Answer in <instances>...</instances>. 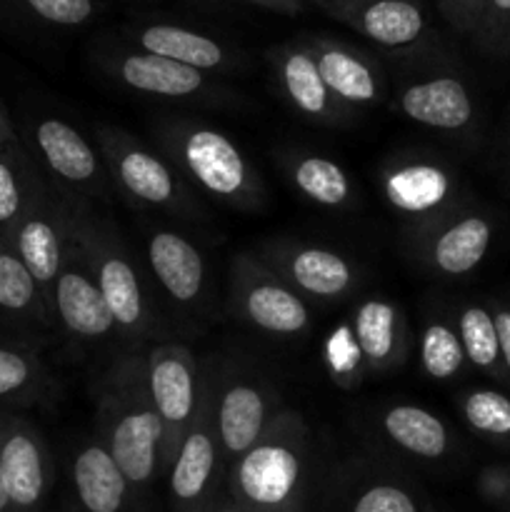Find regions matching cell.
I'll return each instance as SVG.
<instances>
[{"mask_svg": "<svg viewBox=\"0 0 510 512\" xmlns=\"http://www.w3.org/2000/svg\"><path fill=\"white\" fill-rule=\"evenodd\" d=\"M323 365L325 373L330 375L338 388L343 390H358L363 385V380H368L365 375V363L360 358V350L355 345L353 333H350L345 318L325 335L323 340Z\"/></svg>", "mask_w": 510, "mask_h": 512, "instance_id": "obj_35", "label": "cell"}, {"mask_svg": "<svg viewBox=\"0 0 510 512\" xmlns=\"http://www.w3.org/2000/svg\"><path fill=\"white\" fill-rule=\"evenodd\" d=\"M68 475L80 512H133L140 493L128 483L98 435H85L73 445Z\"/></svg>", "mask_w": 510, "mask_h": 512, "instance_id": "obj_28", "label": "cell"}, {"mask_svg": "<svg viewBox=\"0 0 510 512\" xmlns=\"http://www.w3.org/2000/svg\"><path fill=\"white\" fill-rule=\"evenodd\" d=\"M458 413L470 433L498 448L510 450V395L508 390L475 385L455 398Z\"/></svg>", "mask_w": 510, "mask_h": 512, "instance_id": "obj_34", "label": "cell"}, {"mask_svg": "<svg viewBox=\"0 0 510 512\" xmlns=\"http://www.w3.org/2000/svg\"><path fill=\"white\" fill-rule=\"evenodd\" d=\"M485 0H438V10L458 33H475Z\"/></svg>", "mask_w": 510, "mask_h": 512, "instance_id": "obj_39", "label": "cell"}, {"mask_svg": "<svg viewBox=\"0 0 510 512\" xmlns=\"http://www.w3.org/2000/svg\"><path fill=\"white\" fill-rule=\"evenodd\" d=\"M53 320L58 340H63L75 358L98 355L100 350H115V353L128 350L120 338L113 313L70 233L63 268L53 290Z\"/></svg>", "mask_w": 510, "mask_h": 512, "instance_id": "obj_15", "label": "cell"}, {"mask_svg": "<svg viewBox=\"0 0 510 512\" xmlns=\"http://www.w3.org/2000/svg\"><path fill=\"white\" fill-rule=\"evenodd\" d=\"M400 235L420 273L435 280H458L485 263L495 240V220L488 210L465 203L418 228L400 230Z\"/></svg>", "mask_w": 510, "mask_h": 512, "instance_id": "obj_13", "label": "cell"}, {"mask_svg": "<svg viewBox=\"0 0 510 512\" xmlns=\"http://www.w3.org/2000/svg\"><path fill=\"white\" fill-rule=\"evenodd\" d=\"M345 323L353 333L368 378L380 380L408 363L413 340L408 315L398 300L380 293L360 295L350 305Z\"/></svg>", "mask_w": 510, "mask_h": 512, "instance_id": "obj_25", "label": "cell"}, {"mask_svg": "<svg viewBox=\"0 0 510 512\" xmlns=\"http://www.w3.org/2000/svg\"><path fill=\"white\" fill-rule=\"evenodd\" d=\"M365 448L390 460L415 465H443L458 450L453 428L425 405L390 400L373 405L363 418Z\"/></svg>", "mask_w": 510, "mask_h": 512, "instance_id": "obj_18", "label": "cell"}, {"mask_svg": "<svg viewBox=\"0 0 510 512\" xmlns=\"http://www.w3.org/2000/svg\"><path fill=\"white\" fill-rule=\"evenodd\" d=\"M380 200L400 220V230L418 228L460 208L463 183L453 165L428 150H398L375 173Z\"/></svg>", "mask_w": 510, "mask_h": 512, "instance_id": "obj_12", "label": "cell"}, {"mask_svg": "<svg viewBox=\"0 0 510 512\" xmlns=\"http://www.w3.org/2000/svg\"><path fill=\"white\" fill-rule=\"evenodd\" d=\"M48 185L23 140L13 148L0 150V240H8L20 218Z\"/></svg>", "mask_w": 510, "mask_h": 512, "instance_id": "obj_33", "label": "cell"}, {"mask_svg": "<svg viewBox=\"0 0 510 512\" xmlns=\"http://www.w3.org/2000/svg\"><path fill=\"white\" fill-rule=\"evenodd\" d=\"M5 243L33 275L53 313V290L63 268L65 248H68V205L63 195L53 185H48L40 198L30 205L28 213L20 218Z\"/></svg>", "mask_w": 510, "mask_h": 512, "instance_id": "obj_22", "label": "cell"}, {"mask_svg": "<svg viewBox=\"0 0 510 512\" xmlns=\"http://www.w3.org/2000/svg\"><path fill=\"white\" fill-rule=\"evenodd\" d=\"M273 155L290 188L303 195L308 203L333 210V213H343L360 205L358 185L350 178L348 170L330 155L300 148V145H283Z\"/></svg>", "mask_w": 510, "mask_h": 512, "instance_id": "obj_29", "label": "cell"}, {"mask_svg": "<svg viewBox=\"0 0 510 512\" xmlns=\"http://www.w3.org/2000/svg\"><path fill=\"white\" fill-rule=\"evenodd\" d=\"M0 338L35 350L58 340L43 290L5 240H0Z\"/></svg>", "mask_w": 510, "mask_h": 512, "instance_id": "obj_26", "label": "cell"}, {"mask_svg": "<svg viewBox=\"0 0 510 512\" xmlns=\"http://www.w3.org/2000/svg\"><path fill=\"white\" fill-rule=\"evenodd\" d=\"M253 253L310 305L348 303L368 285V270L353 255L298 238L263 240Z\"/></svg>", "mask_w": 510, "mask_h": 512, "instance_id": "obj_14", "label": "cell"}, {"mask_svg": "<svg viewBox=\"0 0 510 512\" xmlns=\"http://www.w3.org/2000/svg\"><path fill=\"white\" fill-rule=\"evenodd\" d=\"M268 65L280 98L300 120L333 130L355 125L358 115L330 93L303 40L293 38L273 45L268 50Z\"/></svg>", "mask_w": 510, "mask_h": 512, "instance_id": "obj_21", "label": "cell"}, {"mask_svg": "<svg viewBox=\"0 0 510 512\" xmlns=\"http://www.w3.org/2000/svg\"><path fill=\"white\" fill-rule=\"evenodd\" d=\"M0 470L10 510L35 512L53 485V458L38 425L13 413H0Z\"/></svg>", "mask_w": 510, "mask_h": 512, "instance_id": "obj_24", "label": "cell"}, {"mask_svg": "<svg viewBox=\"0 0 510 512\" xmlns=\"http://www.w3.org/2000/svg\"><path fill=\"white\" fill-rule=\"evenodd\" d=\"M300 40L313 55L330 93L355 115L390 98L388 73L373 53L333 35H300Z\"/></svg>", "mask_w": 510, "mask_h": 512, "instance_id": "obj_23", "label": "cell"}, {"mask_svg": "<svg viewBox=\"0 0 510 512\" xmlns=\"http://www.w3.org/2000/svg\"><path fill=\"white\" fill-rule=\"evenodd\" d=\"M93 140L103 155L110 185L118 198L145 213L165 215L188 225L208 223V208L188 188L178 170L155 145L143 143L120 125H93Z\"/></svg>", "mask_w": 510, "mask_h": 512, "instance_id": "obj_5", "label": "cell"}, {"mask_svg": "<svg viewBox=\"0 0 510 512\" xmlns=\"http://www.w3.org/2000/svg\"><path fill=\"white\" fill-rule=\"evenodd\" d=\"M493 308L495 325H498V338H500V353H503L505 373L510 378V303L508 300H490Z\"/></svg>", "mask_w": 510, "mask_h": 512, "instance_id": "obj_40", "label": "cell"}, {"mask_svg": "<svg viewBox=\"0 0 510 512\" xmlns=\"http://www.w3.org/2000/svg\"><path fill=\"white\" fill-rule=\"evenodd\" d=\"M25 150L65 200L108 205L115 198L103 155L93 138L60 115H30L23 123Z\"/></svg>", "mask_w": 510, "mask_h": 512, "instance_id": "obj_9", "label": "cell"}, {"mask_svg": "<svg viewBox=\"0 0 510 512\" xmlns=\"http://www.w3.org/2000/svg\"><path fill=\"white\" fill-rule=\"evenodd\" d=\"M125 38L133 48L175 60V63L200 70V73L218 75L245 68V55L240 50L230 48L213 35L178 23H163V20L135 23L125 28Z\"/></svg>", "mask_w": 510, "mask_h": 512, "instance_id": "obj_27", "label": "cell"}, {"mask_svg": "<svg viewBox=\"0 0 510 512\" xmlns=\"http://www.w3.org/2000/svg\"><path fill=\"white\" fill-rule=\"evenodd\" d=\"M68 233L93 273L103 293L125 348L143 350L170 340V325L160 315L158 303L148 288V270L130 250L113 218L100 213L98 205L65 200Z\"/></svg>", "mask_w": 510, "mask_h": 512, "instance_id": "obj_3", "label": "cell"}, {"mask_svg": "<svg viewBox=\"0 0 510 512\" xmlns=\"http://www.w3.org/2000/svg\"><path fill=\"white\" fill-rule=\"evenodd\" d=\"M453 320L470 368L493 380L500 390H510V378L505 373L498 325H495L490 300L488 303H480V300H460L453 308Z\"/></svg>", "mask_w": 510, "mask_h": 512, "instance_id": "obj_31", "label": "cell"}, {"mask_svg": "<svg viewBox=\"0 0 510 512\" xmlns=\"http://www.w3.org/2000/svg\"><path fill=\"white\" fill-rule=\"evenodd\" d=\"M323 475L313 428L303 413L283 408L228 465L223 498L248 512H308Z\"/></svg>", "mask_w": 510, "mask_h": 512, "instance_id": "obj_1", "label": "cell"}, {"mask_svg": "<svg viewBox=\"0 0 510 512\" xmlns=\"http://www.w3.org/2000/svg\"><path fill=\"white\" fill-rule=\"evenodd\" d=\"M320 485L330 512H425L415 480L370 448L335 463Z\"/></svg>", "mask_w": 510, "mask_h": 512, "instance_id": "obj_16", "label": "cell"}, {"mask_svg": "<svg viewBox=\"0 0 510 512\" xmlns=\"http://www.w3.org/2000/svg\"><path fill=\"white\" fill-rule=\"evenodd\" d=\"M215 512H248V510H243V508H238V505H233V503H228V500H220L218 503V508H215Z\"/></svg>", "mask_w": 510, "mask_h": 512, "instance_id": "obj_44", "label": "cell"}, {"mask_svg": "<svg viewBox=\"0 0 510 512\" xmlns=\"http://www.w3.org/2000/svg\"><path fill=\"white\" fill-rule=\"evenodd\" d=\"M418 363L425 378L433 383H455L468 373L463 343L455 328L453 310L433 308L425 313L418 330Z\"/></svg>", "mask_w": 510, "mask_h": 512, "instance_id": "obj_32", "label": "cell"}, {"mask_svg": "<svg viewBox=\"0 0 510 512\" xmlns=\"http://www.w3.org/2000/svg\"><path fill=\"white\" fill-rule=\"evenodd\" d=\"M58 383L45 368L40 350L0 338V405L38 408L53 403Z\"/></svg>", "mask_w": 510, "mask_h": 512, "instance_id": "obj_30", "label": "cell"}, {"mask_svg": "<svg viewBox=\"0 0 510 512\" xmlns=\"http://www.w3.org/2000/svg\"><path fill=\"white\" fill-rule=\"evenodd\" d=\"M478 45L488 55H510V0H485L483 15L475 28Z\"/></svg>", "mask_w": 510, "mask_h": 512, "instance_id": "obj_37", "label": "cell"}, {"mask_svg": "<svg viewBox=\"0 0 510 512\" xmlns=\"http://www.w3.org/2000/svg\"><path fill=\"white\" fill-rule=\"evenodd\" d=\"M93 395L98 423L95 435L128 483L140 495L148 493L165 475V463L163 423L145 380L143 350L113 355L95 383Z\"/></svg>", "mask_w": 510, "mask_h": 512, "instance_id": "obj_4", "label": "cell"}, {"mask_svg": "<svg viewBox=\"0 0 510 512\" xmlns=\"http://www.w3.org/2000/svg\"><path fill=\"white\" fill-rule=\"evenodd\" d=\"M0 512H13V510H10V500H8V490H5V480H3V470H0Z\"/></svg>", "mask_w": 510, "mask_h": 512, "instance_id": "obj_43", "label": "cell"}, {"mask_svg": "<svg viewBox=\"0 0 510 512\" xmlns=\"http://www.w3.org/2000/svg\"><path fill=\"white\" fill-rule=\"evenodd\" d=\"M93 63L105 78L128 93L160 103L205 110H235L245 103L238 90L218 83L213 75L145 53L133 45H105L93 55Z\"/></svg>", "mask_w": 510, "mask_h": 512, "instance_id": "obj_8", "label": "cell"}, {"mask_svg": "<svg viewBox=\"0 0 510 512\" xmlns=\"http://www.w3.org/2000/svg\"><path fill=\"white\" fill-rule=\"evenodd\" d=\"M223 453L210 418V388L198 418L185 433L168 470L170 503L175 512H215L223 500Z\"/></svg>", "mask_w": 510, "mask_h": 512, "instance_id": "obj_19", "label": "cell"}, {"mask_svg": "<svg viewBox=\"0 0 510 512\" xmlns=\"http://www.w3.org/2000/svg\"><path fill=\"white\" fill-rule=\"evenodd\" d=\"M150 143L173 163L200 200L238 213H260L268 188L253 160L218 125L185 113L163 110L148 123Z\"/></svg>", "mask_w": 510, "mask_h": 512, "instance_id": "obj_2", "label": "cell"}, {"mask_svg": "<svg viewBox=\"0 0 510 512\" xmlns=\"http://www.w3.org/2000/svg\"><path fill=\"white\" fill-rule=\"evenodd\" d=\"M283 408L268 370L238 353L210 355V418L225 465L240 458Z\"/></svg>", "mask_w": 510, "mask_h": 512, "instance_id": "obj_6", "label": "cell"}, {"mask_svg": "<svg viewBox=\"0 0 510 512\" xmlns=\"http://www.w3.org/2000/svg\"><path fill=\"white\" fill-rule=\"evenodd\" d=\"M143 365L150 398L163 423V463L168 475L170 463L208 395L210 358H200L183 343L163 340L143 348Z\"/></svg>", "mask_w": 510, "mask_h": 512, "instance_id": "obj_11", "label": "cell"}, {"mask_svg": "<svg viewBox=\"0 0 510 512\" xmlns=\"http://www.w3.org/2000/svg\"><path fill=\"white\" fill-rule=\"evenodd\" d=\"M143 265L173 308L198 320L213 315V275L208 258L193 238L178 228L145 220Z\"/></svg>", "mask_w": 510, "mask_h": 512, "instance_id": "obj_17", "label": "cell"}, {"mask_svg": "<svg viewBox=\"0 0 510 512\" xmlns=\"http://www.w3.org/2000/svg\"><path fill=\"white\" fill-rule=\"evenodd\" d=\"M478 495L500 512H510V463L485 465L475 480Z\"/></svg>", "mask_w": 510, "mask_h": 512, "instance_id": "obj_38", "label": "cell"}, {"mask_svg": "<svg viewBox=\"0 0 510 512\" xmlns=\"http://www.w3.org/2000/svg\"><path fill=\"white\" fill-rule=\"evenodd\" d=\"M318 5L325 15L400 60L425 55L430 43L428 15L420 0H323Z\"/></svg>", "mask_w": 510, "mask_h": 512, "instance_id": "obj_20", "label": "cell"}, {"mask_svg": "<svg viewBox=\"0 0 510 512\" xmlns=\"http://www.w3.org/2000/svg\"><path fill=\"white\" fill-rule=\"evenodd\" d=\"M245 3H253L258 8L273 10L280 15H300L305 10V0H245Z\"/></svg>", "mask_w": 510, "mask_h": 512, "instance_id": "obj_41", "label": "cell"}, {"mask_svg": "<svg viewBox=\"0 0 510 512\" xmlns=\"http://www.w3.org/2000/svg\"><path fill=\"white\" fill-rule=\"evenodd\" d=\"M30 18L55 28H80L98 13L95 0H13Z\"/></svg>", "mask_w": 510, "mask_h": 512, "instance_id": "obj_36", "label": "cell"}, {"mask_svg": "<svg viewBox=\"0 0 510 512\" xmlns=\"http://www.w3.org/2000/svg\"><path fill=\"white\" fill-rule=\"evenodd\" d=\"M390 108L410 123L450 140L478 138L480 110L468 80L440 60L425 55L400 60L390 85Z\"/></svg>", "mask_w": 510, "mask_h": 512, "instance_id": "obj_7", "label": "cell"}, {"mask_svg": "<svg viewBox=\"0 0 510 512\" xmlns=\"http://www.w3.org/2000/svg\"><path fill=\"white\" fill-rule=\"evenodd\" d=\"M18 143H20L18 128H15L13 118H10V113L5 110V105L0 103V150L13 148V145Z\"/></svg>", "mask_w": 510, "mask_h": 512, "instance_id": "obj_42", "label": "cell"}, {"mask_svg": "<svg viewBox=\"0 0 510 512\" xmlns=\"http://www.w3.org/2000/svg\"><path fill=\"white\" fill-rule=\"evenodd\" d=\"M313 3H315V5H318V3H323V0H313Z\"/></svg>", "mask_w": 510, "mask_h": 512, "instance_id": "obj_45", "label": "cell"}, {"mask_svg": "<svg viewBox=\"0 0 510 512\" xmlns=\"http://www.w3.org/2000/svg\"><path fill=\"white\" fill-rule=\"evenodd\" d=\"M225 305L235 323L268 340L303 343L313 333V305L300 298L253 250L230 260Z\"/></svg>", "mask_w": 510, "mask_h": 512, "instance_id": "obj_10", "label": "cell"}]
</instances>
